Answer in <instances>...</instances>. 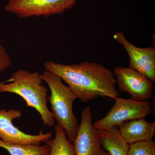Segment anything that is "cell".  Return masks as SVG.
<instances>
[{
    "label": "cell",
    "instance_id": "obj_14",
    "mask_svg": "<svg viewBox=\"0 0 155 155\" xmlns=\"http://www.w3.org/2000/svg\"><path fill=\"white\" fill-rule=\"evenodd\" d=\"M128 155H155V143L153 140L130 145Z\"/></svg>",
    "mask_w": 155,
    "mask_h": 155
},
{
    "label": "cell",
    "instance_id": "obj_16",
    "mask_svg": "<svg viewBox=\"0 0 155 155\" xmlns=\"http://www.w3.org/2000/svg\"><path fill=\"white\" fill-rule=\"evenodd\" d=\"M99 155H110L109 152L105 150H103Z\"/></svg>",
    "mask_w": 155,
    "mask_h": 155
},
{
    "label": "cell",
    "instance_id": "obj_4",
    "mask_svg": "<svg viewBox=\"0 0 155 155\" xmlns=\"http://www.w3.org/2000/svg\"><path fill=\"white\" fill-rule=\"evenodd\" d=\"M115 101L107 114L93 123L98 131L109 130L125 121L145 118L151 114V103L148 101H142L119 97Z\"/></svg>",
    "mask_w": 155,
    "mask_h": 155
},
{
    "label": "cell",
    "instance_id": "obj_5",
    "mask_svg": "<svg viewBox=\"0 0 155 155\" xmlns=\"http://www.w3.org/2000/svg\"><path fill=\"white\" fill-rule=\"evenodd\" d=\"M78 0H9L5 10L21 18L61 14L72 8Z\"/></svg>",
    "mask_w": 155,
    "mask_h": 155
},
{
    "label": "cell",
    "instance_id": "obj_10",
    "mask_svg": "<svg viewBox=\"0 0 155 155\" xmlns=\"http://www.w3.org/2000/svg\"><path fill=\"white\" fill-rule=\"evenodd\" d=\"M120 135L127 143L153 140L155 135V122L150 123L145 118L128 120L118 126Z\"/></svg>",
    "mask_w": 155,
    "mask_h": 155
},
{
    "label": "cell",
    "instance_id": "obj_11",
    "mask_svg": "<svg viewBox=\"0 0 155 155\" xmlns=\"http://www.w3.org/2000/svg\"><path fill=\"white\" fill-rule=\"evenodd\" d=\"M98 131L104 150L110 155H128L130 145L122 138L118 127Z\"/></svg>",
    "mask_w": 155,
    "mask_h": 155
},
{
    "label": "cell",
    "instance_id": "obj_8",
    "mask_svg": "<svg viewBox=\"0 0 155 155\" xmlns=\"http://www.w3.org/2000/svg\"><path fill=\"white\" fill-rule=\"evenodd\" d=\"M81 114L80 125L72 142L75 155H99L104 149L98 130L92 122L91 108H84Z\"/></svg>",
    "mask_w": 155,
    "mask_h": 155
},
{
    "label": "cell",
    "instance_id": "obj_12",
    "mask_svg": "<svg viewBox=\"0 0 155 155\" xmlns=\"http://www.w3.org/2000/svg\"><path fill=\"white\" fill-rule=\"evenodd\" d=\"M54 138L45 143L50 147L49 155H75L72 143L68 140L64 129L58 124L54 125Z\"/></svg>",
    "mask_w": 155,
    "mask_h": 155
},
{
    "label": "cell",
    "instance_id": "obj_2",
    "mask_svg": "<svg viewBox=\"0 0 155 155\" xmlns=\"http://www.w3.org/2000/svg\"><path fill=\"white\" fill-rule=\"evenodd\" d=\"M41 74L20 69L11 78L0 84V93L9 92L18 95L25 101L28 107L33 108L40 114L45 125L53 127L55 120L48 106V89L42 84Z\"/></svg>",
    "mask_w": 155,
    "mask_h": 155
},
{
    "label": "cell",
    "instance_id": "obj_6",
    "mask_svg": "<svg viewBox=\"0 0 155 155\" xmlns=\"http://www.w3.org/2000/svg\"><path fill=\"white\" fill-rule=\"evenodd\" d=\"M22 116L20 110L11 109L0 110V139L8 143L14 145H40L45 143L52 137L51 132L43 133L41 130L39 134H27L19 130L13 124V120Z\"/></svg>",
    "mask_w": 155,
    "mask_h": 155
},
{
    "label": "cell",
    "instance_id": "obj_1",
    "mask_svg": "<svg viewBox=\"0 0 155 155\" xmlns=\"http://www.w3.org/2000/svg\"><path fill=\"white\" fill-rule=\"evenodd\" d=\"M46 70L59 76L68 84L76 98L87 102L98 97L115 101L120 95L116 89L114 73L103 64L83 61L78 64L65 65L47 61Z\"/></svg>",
    "mask_w": 155,
    "mask_h": 155
},
{
    "label": "cell",
    "instance_id": "obj_3",
    "mask_svg": "<svg viewBox=\"0 0 155 155\" xmlns=\"http://www.w3.org/2000/svg\"><path fill=\"white\" fill-rule=\"evenodd\" d=\"M41 76L51 91V95L48 99L51 104L53 117L57 124L65 130L68 140L72 143L79 126L72 108L76 97L69 87L64 84L61 78L54 73L46 71Z\"/></svg>",
    "mask_w": 155,
    "mask_h": 155
},
{
    "label": "cell",
    "instance_id": "obj_7",
    "mask_svg": "<svg viewBox=\"0 0 155 155\" xmlns=\"http://www.w3.org/2000/svg\"><path fill=\"white\" fill-rule=\"evenodd\" d=\"M113 73L119 90L129 94L132 99L143 101L152 97L153 82L146 75L129 67H116Z\"/></svg>",
    "mask_w": 155,
    "mask_h": 155
},
{
    "label": "cell",
    "instance_id": "obj_17",
    "mask_svg": "<svg viewBox=\"0 0 155 155\" xmlns=\"http://www.w3.org/2000/svg\"><path fill=\"white\" fill-rule=\"evenodd\" d=\"M0 110H1V107H0Z\"/></svg>",
    "mask_w": 155,
    "mask_h": 155
},
{
    "label": "cell",
    "instance_id": "obj_9",
    "mask_svg": "<svg viewBox=\"0 0 155 155\" xmlns=\"http://www.w3.org/2000/svg\"><path fill=\"white\" fill-rule=\"evenodd\" d=\"M114 38L126 50L130 59L129 67L146 75L154 82L155 46L148 48L137 47L127 40L122 31L116 32Z\"/></svg>",
    "mask_w": 155,
    "mask_h": 155
},
{
    "label": "cell",
    "instance_id": "obj_15",
    "mask_svg": "<svg viewBox=\"0 0 155 155\" xmlns=\"http://www.w3.org/2000/svg\"><path fill=\"white\" fill-rule=\"evenodd\" d=\"M12 61L10 56L4 46L0 45V73L10 67Z\"/></svg>",
    "mask_w": 155,
    "mask_h": 155
},
{
    "label": "cell",
    "instance_id": "obj_13",
    "mask_svg": "<svg viewBox=\"0 0 155 155\" xmlns=\"http://www.w3.org/2000/svg\"><path fill=\"white\" fill-rule=\"evenodd\" d=\"M0 147L8 151L10 155H49L50 147L44 145H20L8 143L0 139Z\"/></svg>",
    "mask_w": 155,
    "mask_h": 155
}]
</instances>
